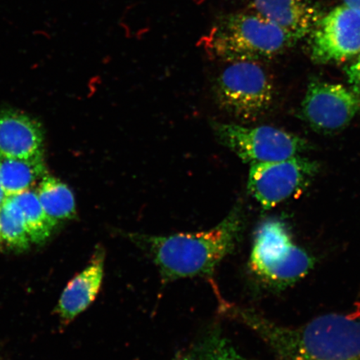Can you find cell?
<instances>
[{"instance_id": "6da1fadb", "label": "cell", "mask_w": 360, "mask_h": 360, "mask_svg": "<svg viewBox=\"0 0 360 360\" xmlns=\"http://www.w3.org/2000/svg\"><path fill=\"white\" fill-rule=\"evenodd\" d=\"M224 309L257 334L278 360H360V308L292 326L252 309L231 305Z\"/></svg>"}, {"instance_id": "7a4b0ae2", "label": "cell", "mask_w": 360, "mask_h": 360, "mask_svg": "<svg viewBox=\"0 0 360 360\" xmlns=\"http://www.w3.org/2000/svg\"><path fill=\"white\" fill-rule=\"evenodd\" d=\"M245 227L244 211L236 205L221 222L209 231L167 236L128 233L159 269L161 281L211 278L216 268L236 250Z\"/></svg>"}, {"instance_id": "3957f363", "label": "cell", "mask_w": 360, "mask_h": 360, "mask_svg": "<svg viewBox=\"0 0 360 360\" xmlns=\"http://www.w3.org/2000/svg\"><path fill=\"white\" fill-rule=\"evenodd\" d=\"M295 43L281 27L255 12L224 15L202 39L207 53L225 63L276 57Z\"/></svg>"}, {"instance_id": "277c9868", "label": "cell", "mask_w": 360, "mask_h": 360, "mask_svg": "<svg viewBox=\"0 0 360 360\" xmlns=\"http://www.w3.org/2000/svg\"><path fill=\"white\" fill-rule=\"evenodd\" d=\"M249 265L264 285L283 289L307 276L314 259L292 240L285 223L269 219L256 229Z\"/></svg>"}, {"instance_id": "5b68a950", "label": "cell", "mask_w": 360, "mask_h": 360, "mask_svg": "<svg viewBox=\"0 0 360 360\" xmlns=\"http://www.w3.org/2000/svg\"><path fill=\"white\" fill-rule=\"evenodd\" d=\"M215 79L216 103L224 112L242 122L265 114L274 100V85L259 61L227 63Z\"/></svg>"}, {"instance_id": "8992f818", "label": "cell", "mask_w": 360, "mask_h": 360, "mask_svg": "<svg viewBox=\"0 0 360 360\" xmlns=\"http://www.w3.org/2000/svg\"><path fill=\"white\" fill-rule=\"evenodd\" d=\"M211 127L221 145L251 165L290 159L310 148L304 139L271 126L248 128L214 121Z\"/></svg>"}, {"instance_id": "52a82bcc", "label": "cell", "mask_w": 360, "mask_h": 360, "mask_svg": "<svg viewBox=\"0 0 360 360\" xmlns=\"http://www.w3.org/2000/svg\"><path fill=\"white\" fill-rule=\"evenodd\" d=\"M319 165L301 155L251 165L248 188L265 210L302 193L319 173Z\"/></svg>"}, {"instance_id": "ba28073f", "label": "cell", "mask_w": 360, "mask_h": 360, "mask_svg": "<svg viewBox=\"0 0 360 360\" xmlns=\"http://www.w3.org/2000/svg\"><path fill=\"white\" fill-rule=\"evenodd\" d=\"M310 57L315 64H334L360 52V12L338 6L322 16L309 34Z\"/></svg>"}, {"instance_id": "9c48e42d", "label": "cell", "mask_w": 360, "mask_h": 360, "mask_svg": "<svg viewBox=\"0 0 360 360\" xmlns=\"http://www.w3.org/2000/svg\"><path fill=\"white\" fill-rule=\"evenodd\" d=\"M360 112V100L350 88L340 84L312 80L308 85L301 112L315 131H341Z\"/></svg>"}, {"instance_id": "30bf717a", "label": "cell", "mask_w": 360, "mask_h": 360, "mask_svg": "<svg viewBox=\"0 0 360 360\" xmlns=\"http://www.w3.org/2000/svg\"><path fill=\"white\" fill-rule=\"evenodd\" d=\"M254 12L289 34L295 41L311 32L322 17L313 0H253Z\"/></svg>"}, {"instance_id": "8fae6325", "label": "cell", "mask_w": 360, "mask_h": 360, "mask_svg": "<svg viewBox=\"0 0 360 360\" xmlns=\"http://www.w3.org/2000/svg\"><path fill=\"white\" fill-rule=\"evenodd\" d=\"M44 134L38 122L15 110L0 114V156L30 159L43 155Z\"/></svg>"}, {"instance_id": "7c38bea8", "label": "cell", "mask_w": 360, "mask_h": 360, "mask_svg": "<svg viewBox=\"0 0 360 360\" xmlns=\"http://www.w3.org/2000/svg\"><path fill=\"white\" fill-rule=\"evenodd\" d=\"M105 270V252L98 249L88 266L76 276L63 291L56 311L69 323L86 309L101 290Z\"/></svg>"}, {"instance_id": "4fadbf2b", "label": "cell", "mask_w": 360, "mask_h": 360, "mask_svg": "<svg viewBox=\"0 0 360 360\" xmlns=\"http://www.w3.org/2000/svg\"><path fill=\"white\" fill-rule=\"evenodd\" d=\"M44 175H46V167L43 155L30 159L0 156V182L6 196L30 190Z\"/></svg>"}, {"instance_id": "5bb4252c", "label": "cell", "mask_w": 360, "mask_h": 360, "mask_svg": "<svg viewBox=\"0 0 360 360\" xmlns=\"http://www.w3.org/2000/svg\"><path fill=\"white\" fill-rule=\"evenodd\" d=\"M37 195L45 213L57 225L75 217L76 205L73 192L60 179L44 175Z\"/></svg>"}, {"instance_id": "9a60e30c", "label": "cell", "mask_w": 360, "mask_h": 360, "mask_svg": "<svg viewBox=\"0 0 360 360\" xmlns=\"http://www.w3.org/2000/svg\"><path fill=\"white\" fill-rule=\"evenodd\" d=\"M13 196L21 210L31 242L42 244L46 241L57 224L45 213L37 192L28 190Z\"/></svg>"}, {"instance_id": "2e32d148", "label": "cell", "mask_w": 360, "mask_h": 360, "mask_svg": "<svg viewBox=\"0 0 360 360\" xmlns=\"http://www.w3.org/2000/svg\"><path fill=\"white\" fill-rule=\"evenodd\" d=\"M30 243L19 205L13 196H6L0 205V245L25 250Z\"/></svg>"}, {"instance_id": "e0dca14e", "label": "cell", "mask_w": 360, "mask_h": 360, "mask_svg": "<svg viewBox=\"0 0 360 360\" xmlns=\"http://www.w3.org/2000/svg\"><path fill=\"white\" fill-rule=\"evenodd\" d=\"M181 360H249L238 352L219 330L202 337L183 354Z\"/></svg>"}, {"instance_id": "ac0fdd59", "label": "cell", "mask_w": 360, "mask_h": 360, "mask_svg": "<svg viewBox=\"0 0 360 360\" xmlns=\"http://www.w3.org/2000/svg\"><path fill=\"white\" fill-rule=\"evenodd\" d=\"M345 70L349 88L360 100V52Z\"/></svg>"}, {"instance_id": "d6986e66", "label": "cell", "mask_w": 360, "mask_h": 360, "mask_svg": "<svg viewBox=\"0 0 360 360\" xmlns=\"http://www.w3.org/2000/svg\"><path fill=\"white\" fill-rule=\"evenodd\" d=\"M344 6L360 12V0H343Z\"/></svg>"}, {"instance_id": "ffe728a7", "label": "cell", "mask_w": 360, "mask_h": 360, "mask_svg": "<svg viewBox=\"0 0 360 360\" xmlns=\"http://www.w3.org/2000/svg\"><path fill=\"white\" fill-rule=\"evenodd\" d=\"M6 193H4L1 182H0V205H2V202H4V199H6Z\"/></svg>"}]
</instances>
